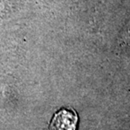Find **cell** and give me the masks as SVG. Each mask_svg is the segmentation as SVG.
I'll list each match as a JSON object with an SVG mask.
<instances>
[{"mask_svg":"<svg viewBox=\"0 0 130 130\" xmlns=\"http://www.w3.org/2000/svg\"><path fill=\"white\" fill-rule=\"evenodd\" d=\"M78 115L72 109L63 108L54 114L52 119L50 130H76L78 125Z\"/></svg>","mask_w":130,"mask_h":130,"instance_id":"6da1fadb","label":"cell"}]
</instances>
